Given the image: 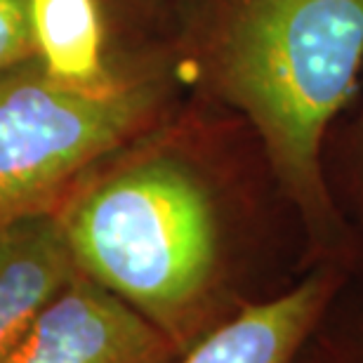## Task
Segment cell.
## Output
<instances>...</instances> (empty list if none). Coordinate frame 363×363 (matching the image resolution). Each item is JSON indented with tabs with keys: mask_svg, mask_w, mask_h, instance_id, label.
<instances>
[{
	"mask_svg": "<svg viewBox=\"0 0 363 363\" xmlns=\"http://www.w3.org/2000/svg\"><path fill=\"white\" fill-rule=\"evenodd\" d=\"M31 0H0V76L33 60Z\"/></svg>",
	"mask_w": 363,
	"mask_h": 363,
	"instance_id": "ba28073f",
	"label": "cell"
},
{
	"mask_svg": "<svg viewBox=\"0 0 363 363\" xmlns=\"http://www.w3.org/2000/svg\"><path fill=\"white\" fill-rule=\"evenodd\" d=\"M55 213L78 269L140 311L182 354L245 304L229 286L220 194L179 151H140Z\"/></svg>",
	"mask_w": 363,
	"mask_h": 363,
	"instance_id": "6da1fadb",
	"label": "cell"
},
{
	"mask_svg": "<svg viewBox=\"0 0 363 363\" xmlns=\"http://www.w3.org/2000/svg\"><path fill=\"white\" fill-rule=\"evenodd\" d=\"M35 55L64 83H104L101 19L94 0H31Z\"/></svg>",
	"mask_w": 363,
	"mask_h": 363,
	"instance_id": "52a82bcc",
	"label": "cell"
},
{
	"mask_svg": "<svg viewBox=\"0 0 363 363\" xmlns=\"http://www.w3.org/2000/svg\"><path fill=\"white\" fill-rule=\"evenodd\" d=\"M76 274L55 210L0 217V363Z\"/></svg>",
	"mask_w": 363,
	"mask_h": 363,
	"instance_id": "8992f818",
	"label": "cell"
},
{
	"mask_svg": "<svg viewBox=\"0 0 363 363\" xmlns=\"http://www.w3.org/2000/svg\"><path fill=\"white\" fill-rule=\"evenodd\" d=\"M342 281L337 259L321 262L293 288L241 304L177 363H300Z\"/></svg>",
	"mask_w": 363,
	"mask_h": 363,
	"instance_id": "5b68a950",
	"label": "cell"
},
{
	"mask_svg": "<svg viewBox=\"0 0 363 363\" xmlns=\"http://www.w3.org/2000/svg\"><path fill=\"white\" fill-rule=\"evenodd\" d=\"M182 352L81 269L5 363H177Z\"/></svg>",
	"mask_w": 363,
	"mask_h": 363,
	"instance_id": "277c9868",
	"label": "cell"
},
{
	"mask_svg": "<svg viewBox=\"0 0 363 363\" xmlns=\"http://www.w3.org/2000/svg\"><path fill=\"white\" fill-rule=\"evenodd\" d=\"M208 64L262 142L281 191L321 252L342 238L323 140L363 67V0H220Z\"/></svg>",
	"mask_w": 363,
	"mask_h": 363,
	"instance_id": "7a4b0ae2",
	"label": "cell"
},
{
	"mask_svg": "<svg viewBox=\"0 0 363 363\" xmlns=\"http://www.w3.org/2000/svg\"><path fill=\"white\" fill-rule=\"evenodd\" d=\"M147 83H64L28 60L0 76V217L57 210L81 175L149 121Z\"/></svg>",
	"mask_w": 363,
	"mask_h": 363,
	"instance_id": "3957f363",
	"label": "cell"
}]
</instances>
